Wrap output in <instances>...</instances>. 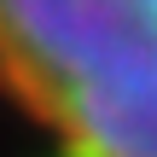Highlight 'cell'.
<instances>
[{"instance_id": "cell-1", "label": "cell", "mask_w": 157, "mask_h": 157, "mask_svg": "<svg viewBox=\"0 0 157 157\" xmlns=\"http://www.w3.org/2000/svg\"><path fill=\"white\" fill-rule=\"evenodd\" d=\"M0 93L64 157H157V0H0Z\"/></svg>"}]
</instances>
